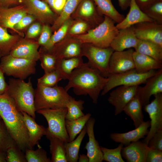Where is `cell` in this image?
Instances as JSON below:
<instances>
[{"mask_svg": "<svg viewBox=\"0 0 162 162\" xmlns=\"http://www.w3.org/2000/svg\"><path fill=\"white\" fill-rule=\"evenodd\" d=\"M84 100H76L70 96L66 107L67 111L66 120H72L76 119L85 115L82 110L84 109Z\"/></svg>", "mask_w": 162, "mask_h": 162, "instance_id": "obj_37", "label": "cell"}, {"mask_svg": "<svg viewBox=\"0 0 162 162\" xmlns=\"http://www.w3.org/2000/svg\"><path fill=\"white\" fill-rule=\"evenodd\" d=\"M134 51L133 49L130 48L125 51H114L109 62V74L122 73L134 69L133 56Z\"/></svg>", "mask_w": 162, "mask_h": 162, "instance_id": "obj_15", "label": "cell"}, {"mask_svg": "<svg viewBox=\"0 0 162 162\" xmlns=\"http://www.w3.org/2000/svg\"><path fill=\"white\" fill-rule=\"evenodd\" d=\"M98 11L103 16H107L116 23H119L125 18L120 13L113 5L111 0H92Z\"/></svg>", "mask_w": 162, "mask_h": 162, "instance_id": "obj_29", "label": "cell"}, {"mask_svg": "<svg viewBox=\"0 0 162 162\" xmlns=\"http://www.w3.org/2000/svg\"><path fill=\"white\" fill-rule=\"evenodd\" d=\"M154 22L162 24V0H158L142 11Z\"/></svg>", "mask_w": 162, "mask_h": 162, "instance_id": "obj_43", "label": "cell"}, {"mask_svg": "<svg viewBox=\"0 0 162 162\" xmlns=\"http://www.w3.org/2000/svg\"><path fill=\"white\" fill-rule=\"evenodd\" d=\"M39 59L40 66L44 73L53 71L56 70L57 59L52 54L41 49L39 51Z\"/></svg>", "mask_w": 162, "mask_h": 162, "instance_id": "obj_38", "label": "cell"}, {"mask_svg": "<svg viewBox=\"0 0 162 162\" xmlns=\"http://www.w3.org/2000/svg\"><path fill=\"white\" fill-rule=\"evenodd\" d=\"M136 37L162 46V24L155 22H144L133 26Z\"/></svg>", "mask_w": 162, "mask_h": 162, "instance_id": "obj_13", "label": "cell"}, {"mask_svg": "<svg viewBox=\"0 0 162 162\" xmlns=\"http://www.w3.org/2000/svg\"><path fill=\"white\" fill-rule=\"evenodd\" d=\"M124 145L120 143L114 149H109L100 146L103 154V161L107 162H124L121 154Z\"/></svg>", "mask_w": 162, "mask_h": 162, "instance_id": "obj_40", "label": "cell"}, {"mask_svg": "<svg viewBox=\"0 0 162 162\" xmlns=\"http://www.w3.org/2000/svg\"><path fill=\"white\" fill-rule=\"evenodd\" d=\"M34 92L31 78L27 82L17 78H10L5 92L13 99L20 111L35 118Z\"/></svg>", "mask_w": 162, "mask_h": 162, "instance_id": "obj_3", "label": "cell"}, {"mask_svg": "<svg viewBox=\"0 0 162 162\" xmlns=\"http://www.w3.org/2000/svg\"><path fill=\"white\" fill-rule=\"evenodd\" d=\"M155 70L140 73L134 69L118 74H110L107 82L102 90L101 95L103 96L112 89L121 86H139L145 83L147 80L156 73Z\"/></svg>", "mask_w": 162, "mask_h": 162, "instance_id": "obj_9", "label": "cell"}, {"mask_svg": "<svg viewBox=\"0 0 162 162\" xmlns=\"http://www.w3.org/2000/svg\"><path fill=\"white\" fill-rule=\"evenodd\" d=\"M114 51L110 46L102 48L89 44H83L82 45V56L87 58L88 64L106 78H107L109 74V62Z\"/></svg>", "mask_w": 162, "mask_h": 162, "instance_id": "obj_8", "label": "cell"}, {"mask_svg": "<svg viewBox=\"0 0 162 162\" xmlns=\"http://www.w3.org/2000/svg\"><path fill=\"white\" fill-rule=\"evenodd\" d=\"M50 150L51 155V162H68L64 146V142L60 139L50 137Z\"/></svg>", "mask_w": 162, "mask_h": 162, "instance_id": "obj_35", "label": "cell"}, {"mask_svg": "<svg viewBox=\"0 0 162 162\" xmlns=\"http://www.w3.org/2000/svg\"><path fill=\"white\" fill-rule=\"evenodd\" d=\"M28 14L34 16L41 25H52L58 16L45 2L40 0H21Z\"/></svg>", "mask_w": 162, "mask_h": 162, "instance_id": "obj_10", "label": "cell"}, {"mask_svg": "<svg viewBox=\"0 0 162 162\" xmlns=\"http://www.w3.org/2000/svg\"><path fill=\"white\" fill-rule=\"evenodd\" d=\"M139 41L132 26L119 30L118 33L111 42L110 46L114 51H122L131 48L135 49Z\"/></svg>", "mask_w": 162, "mask_h": 162, "instance_id": "obj_20", "label": "cell"}, {"mask_svg": "<svg viewBox=\"0 0 162 162\" xmlns=\"http://www.w3.org/2000/svg\"><path fill=\"white\" fill-rule=\"evenodd\" d=\"M74 12V16L79 19H89L93 28L100 23L104 19V16L98 11L92 0H82Z\"/></svg>", "mask_w": 162, "mask_h": 162, "instance_id": "obj_21", "label": "cell"}, {"mask_svg": "<svg viewBox=\"0 0 162 162\" xmlns=\"http://www.w3.org/2000/svg\"><path fill=\"white\" fill-rule=\"evenodd\" d=\"M148 145L151 149L162 151V130L156 133L149 141Z\"/></svg>", "mask_w": 162, "mask_h": 162, "instance_id": "obj_48", "label": "cell"}, {"mask_svg": "<svg viewBox=\"0 0 162 162\" xmlns=\"http://www.w3.org/2000/svg\"><path fill=\"white\" fill-rule=\"evenodd\" d=\"M135 51L162 62V46L154 43L139 40Z\"/></svg>", "mask_w": 162, "mask_h": 162, "instance_id": "obj_30", "label": "cell"}, {"mask_svg": "<svg viewBox=\"0 0 162 162\" xmlns=\"http://www.w3.org/2000/svg\"><path fill=\"white\" fill-rule=\"evenodd\" d=\"M73 21L70 18L66 20L52 35L48 43L41 49L45 51H49L54 45L64 39L67 36L69 28Z\"/></svg>", "mask_w": 162, "mask_h": 162, "instance_id": "obj_36", "label": "cell"}, {"mask_svg": "<svg viewBox=\"0 0 162 162\" xmlns=\"http://www.w3.org/2000/svg\"><path fill=\"white\" fill-rule=\"evenodd\" d=\"M46 3L58 16L61 13L67 0H40Z\"/></svg>", "mask_w": 162, "mask_h": 162, "instance_id": "obj_47", "label": "cell"}, {"mask_svg": "<svg viewBox=\"0 0 162 162\" xmlns=\"http://www.w3.org/2000/svg\"><path fill=\"white\" fill-rule=\"evenodd\" d=\"M2 118H1V116H0V123L1 121H2Z\"/></svg>", "mask_w": 162, "mask_h": 162, "instance_id": "obj_59", "label": "cell"}, {"mask_svg": "<svg viewBox=\"0 0 162 162\" xmlns=\"http://www.w3.org/2000/svg\"><path fill=\"white\" fill-rule=\"evenodd\" d=\"M37 41L22 37L10 51L9 54L13 57L37 62L40 58Z\"/></svg>", "mask_w": 162, "mask_h": 162, "instance_id": "obj_17", "label": "cell"}, {"mask_svg": "<svg viewBox=\"0 0 162 162\" xmlns=\"http://www.w3.org/2000/svg\"><path fill=\"white\" fill-rule=\"evenodd\" d=\"M143 87L138 86L136 95L142 107L149 103L152 95L162 93V68L158 70L154 76L149 78Z\"/></svg>", "mask_w": 162, "mask_h": 162, "instance_id": "obj_16", "label": "cell"}, {"mask_svg": "<svg viewBox=\"0 0 162 162\" xmlns=\"http://www.w3.org/2000/svg\"><path fill=\"white\" fill-rule=\"evenodd\" d=\"M63 80L59 72L57 70L44 73V74L37 80L38 85L48 87H52L57 85L58 82Z\"/></svg>", "mask_w": 162, "mask_h": 162, "instance_id": "obj_41", "label": "cell"}, {"mask_svg": "<svg viewBox=\"0 0 162 162\" xmlns=\"http://www.w3.org/2000/svg\"><path fill=\"white\" fill-rule=\"evenodd\" d=\"M146 162H162V151L150 148L146 158Z\"/></svg>", "mask_w": 162, "mask_h": 162, "instance_id": "obj_51", "label": "cell"}, {"mask_svg": "<svg viewBox=\"0 0 162 162\" xmlns=\"http://www.w3.org/2000/svg\"><path fill=\"white\" fill-rule=\"evenodd\" d=\"M82 45L77 39L69 35L45 51L53 55L57 59L82 57Z\"/></svg>", "mask_w": 162, "mask_h": 162, "instance_id": "obj_12", "label": "cell"}, {"mask_svg": "<svg viewBox=\"0 0 162 162\" xmlns=\"http://www.w3.org/2000/svg\"><path fill=\"white\" fill-rule=\"evenodd\" d=\"M118 0L119 6L122 10H126L129 7L131 0Z\"/></svg>", "mask_w": 162, "mask_h": 162, "instance_id": "obj_55", "label": "cell"}, {"mask_svg": "<svg viewBox=\"0 0 162 162\" xmlns=\"http://www.w3.org/2000/svg\"><path fill=\"white\" fill-rule=\"evenodd\" d=\"M17 145L2 120L0 123V152H6L10 147Z\"/></svg>", "mask_w": 162, "mask_h": 162, "instance_id": "obj_42", "label": "cell"}, {"mask_svg": "<svg viewBox=\"0 0 162 162\" xmlns=\"http://www.w3.org/2000/svg\"><path fill=\"white\" fill-rule=\"evenodd\" d=\"M38 22H33L28 28L26 34V38L33 39L40 35L42 26Z\"/></svg>", "mask_w": 162, "mask_h": 162, "instance_id": "obj_49", "label": "cell"}, {"mask_svg": "<svg viewBox=\"0 0 162 162\" xmlns=\"http://www.w3.org/2000/svg\"><path fill=\"white\" fill-rule=\"evenodd\" d=\"M64 87L67 91L73 88L78 96L88 95L95 104L98 103L99 95L106 84L108 79L102 76L87 63L74 69Z\"/></svg>", "mask_w": 162, "mask_h": 162, "instance_id": "obj_1", "label": "cell"}, {"mask_svg": "<svg viewBox=\"0 0 162 162\" xmlns=\"http://www.w3.org/2000/svg\"><path fill=\"white\" fill-rule=\"evenodd\" d=\"M21 112L28 131L29 148L32 149L36 145H37L38 147L40 146L39 141L44 135H45L46 128L42 125L38 124L34 118L26 112Z\"/></svg>", "mask_w": 162, "mask_h": 162, "instance_id": "obj_24", "label": "cell"}, {"mask_svg": "<svg viewBox=\"0 0 162 162\" xmlns=\"http://www.w3.org/2000/svg\"><path fill=\"white\" fill-rule=\"evenodd\" d=\"M92 115L88 113L76 119L65 120L66 130L69 137V142L74 140L76 136L80 133L91 117Z\"/></svg>", "mask_w": 162, "mask_h": 162, "instance_id": "obj_33", "label": "cell"}, {"mask_svg": "<svg viewBox=\"0 0 162 162\" xmlns=\"http://www.w3.org/2000/svg\"><path fill=\"white\" fill-rule=\"evenodd\" d=\"M4 74L0 67V95L5 93L8 87V84L5 80Z\"/></svg>", "mask_w": 162, "mask_h": 162, "instance_id": "obj_54", "label": "cell"}, {"mask_svg": "<svg viewBox=\"0 0 162 162\" xmlns=\"http://www.w3.org/2000/svg\"><path fill=\"white\" fill-rule=\"evenodd\" d=\"M73 21L68 30L67 35L74 36L83 34L89 28L90 26L86 21L79 19Z\"/></svg>", "mask_w": 162, "mask_h": 162, "instance_id": "obj_45", "label": "cell"}, {"mask_svg": "<svg viewBox=\"0 0 162 162\" xmlns=\"http://www.w3.org/2000/svg\"><path fill=\"white\" fill-rule=\"evenodd\" d=\"M1 58L0 67L8 76L24 80L35 73L36 61L14 57L10 54Z\"/></svg>", "mask_w": 162, "mask_h": 162, "instance_id": "obj_7", "label": "cell"}, {"mask_svg": "<svg viewBox=\"0 0 162 162\" xmlns=\"http://www.w3.org/2000/svg\"><path fill=\"white\" fill-rule=\"evenodd\" d=\"M129 11L123 20L116 25L118 30L131 27L144 22H154L139 8L135 0H131Z\"/></svg>", "mask_w": 162, "mask_h": 162, "instance_id": "obj_25", "label": "cell"}, {"mask_svg": "<svg viewBox=\"0 0 162 162\" xmlns=\"http://www.w3.org/2000/svg\"><path fill=\"white\" fill-rule=\"evenodd\" d=\"M150 148L147 144L138 140L123 147L121 154L128 162H146L147 155Z\"/></svg>", "mask_w": 162, "mask_h": 162, "instance_id": "obj_23", "label": "cell"}, {"mask_svg": "<svg viewBox=\"0 0 162 162\" xmlns=\"http://www.w3.org/2000/svg\"><path fill=\"white\" fill-rule=\"evenodd\" d=\"M52 31L49 25H43L37 42L39 46H44L49 42L51 36Z\"/></svg>", "mask_w": 162, "mask_h": 162, "instance_id": "obj_46", "label": "cell"}, {"mask_svg": "<svg viewBox=\"0 0 162 162\" xmlns=\"http://www.w3.org/2000/svg\"><path fill=\"white\" fill-rule=\"evenodd\" d=\"M78 161L79 162H89V158L87 155L80 154Z\"/></svg>", "mask_w": 162, "mask_h": 162, "instance_id": "obj_56", "label": "cell"}, {"mask_svg": "<svg viewBox=\"0 0 162 162\" xmlns=\"http://www.w3.org/2000/svg\"><path fill=\"white\" fill-rule=\"evenodd\" d=\"M6 152H0V162H6Z\"/></svg>", "mask_w": 162, "mask_h": 162, "instance_id": "obj_57", "label": "cell"}, {"mask_svg": "<svg viewBox=\"0 0 162 162\" xmlns=\"http://www.w3.org/2000/svg\"><path fill=\"white\" fill-rule=\"evenodd\" d=\"M138 86H121L110 94L109 103L115 107V115L121 113L127 103L136 94Z\"/></svg>", "mask_w": 162, "mask_h": 162, "instance_id": "obj_14", "label": "cell"}, {"mask_svg": "<svg viewBox=\"0 0 162 162\" xmlns=\"http://www.w3.org/2000/svg\"><path fill=\"white\" fill-rule=\"evenodd\" d=\"M27 14L25 7L22 4L8 8H0V26L11 29L23 37V34L16 30L14 26Z\"/></svg>", "mask_w": 162, "mask_h": 162, "instance_id": "obj_18", "label": "cell"}, {"mask_svg": "<svg viewBox=\"0 0 162 162\" xmlns=\"http://www.w3.org/2000/svg\"><path fill=\"white\" fill-rule=\"evenodd\" d=\"M158 0H135L140 9L143 11L148 7Z\"/></svg>", "mask_w": 162, "mask_h": 162, "instance_id": "obj_53", "label": "cell"}, {"mask_svg": "<svg viewBox=\"0 0 162 162\" xmlns=\"http://www.w3.org/2000/svg\"><path fill=\"white\" fill-rule=\"evenodd\" d=\"M150 126V121L144 122L135 129L124 133H115L110 134V137L113 141L127 146L130 143L144 138L148 134Z\"/></svg>", "mask_w": 162, "mask_h": 162, "instance_id": "obj_22", "label": "cell"}, {"mask_svg": "<svg viewBox=\"0 0 162 162\" xmlns=\"http://www.w3.org/2000/svg\"><path fill=\"white\" fill-rule=\"evenodd\" d=\"M36 20L34 16L27 14L23 16L15 25L14 28L17 31L20 32V31L24 29Z\"/></svg>", "mask_w": 162, "mask_h": 162, "instance_id": "obj_50", "label": "cell"}, {"mask_svg": "<svg viewBox=\"0 0 162 162\" xmlns=\"http://www.w3.org/2000/svg\"><path fill=\"white\" fill-rule=\"evenodd\" d=\"M22 37L9 34L7 29L0 26V52L2 56L9 54L13 47Z\"/></svg>", "mask_w": 162, "mask_h": 162, "instance_id": "obj_34", "label": "cell"}, {"mask_svg": "<svg viewBox=\"0 0 162 162\" xmlns=\"http://www.w3.org/2000/svg\"><path fill=\"white\" fill-rule=\"evenodd\" d=\"M21 4V0H0V8H8Z\"/></svg>", "mask_w": 162, "mask_h": 162, "instance_id": "obj_52", "label": "cell"}, {"mask_svg": "<svg viewBox=\"0 0 162 162\" xmlns=\"http://www.w3.org/2000/svg\"><path fill=\"white\" fill-rule=\"evenodd\" d=\"M84 63L81 57L57 59L56 70L60 73L63 80H68L73 71Z\"/></svg>", "mask_w": 162, "mask_h": 162, "instance_id": "obj_28", "label": "cell"}, {"mask_svg": "<svg viewBox=\"0 0 162 162\" xmlns=\"http://www.w3.org/2000/svg\"><path fill=\"white\" fill-rule=\"evenodd\" d=\"M0 116L18 147L25 152L28 148V135L21 112L6 92L0 95Z\"/></svg>", "mask_w": 162, "mask_h": 162, "instance_id": "obj_2", "label": "cell"}, {"mask_svg": "<svg viewBox=\"0 0 162 162\" xmlns=\"http://www.w3.org/2000/svg\"><path fill=\"white\" fill-rule=\"evenodd\" d=\"M104 16L103 21L96 27L89 29L85 33L71 36L82 44H89L102 48L110 47L119 30L115 25L114 21L107 16Z\"/></svg>", "mask_w": 162, "mask_h": 162, "instance_id": "obj_4", "label": "cell"}, {"mask_svg": "<svg viewBox=\"0 0 162 162\" xmlns=\"http://www.w3.org/2000/svg\"><path fill=\"white\" fill-rule=\"evenodd\" d=\"M95 122V119L91 117L85 125L88 140L85 148L87 151L89 162H101L103 161L102 152L94 135V128Z\"/></svg>", "mask_w": 162, "mask_h": 162, "instance_id": "obj_19", "label": "cell"}, {"mask_svg": "<svg viewBox=\"0 0 162 162\" xmlns=\"http://www.w3.org/2000/svg\"><path fill=\"white\" fill-rule=\"evenodd\" d=\"M70 96L62 87L57 85L48 87L37 84L34 92V105L36 111L66 107Z\"/></svg>", "mask_w": 162, "mask_h": 162, "instance_id": "obj_5", "label": "cell"}, {"mask_svg": "<svg viewBox=\"0 0 162 162\" xmlns=\"http://www.w3.org/2000/svg\"><path fill=\"white\" fill-rule=\"evenodd\" d=\"M25 152L27 162H51L46 151L40 146L35 150L27 148Z\"/></svg>", "mask_w": 162, "mask_h": 162, "instance_id": "obj_39", "label": "cell"}, {"mask_svg": "<svg viewBox=\"0 0 162 162\" xmlns=\"http://www.w3.org/2000/svg\"><path fill=\"white\" fill-rule=\"evenodd\" d=\"M82 0H67L61 14L52 25V32L57 30L62 24L70 18Z\"/></svg>", "mask_w": 162, "mask_h": 162, "instance_id": "obj_32", "label": "cell"}, {"mask_svg": "<svg viewBox=\"0 0 162 162\" xmlns=\"http://www.w3.org/2000/svg\"><path fill=\"white\" fill-rule=\"evenodd\" d=\"M2 56L1 53L0 52V58Z\"/></svg>", "mask_w": 162, "mask_h": 162, "instance_id": "obj_58", "label": "cell"}, {"mask_svg": "<svg viewBox=\"0 0 162 162\" xmlns=\"http://www.w3.org/2000/svg\"><path fill=\"white\" fill-rule=\"evenodd\" d=\"M66 107L38 110V113L46 119L48 127L46 128V138L55 137L64 142H69V137L65 127Z\"/></svg>", "mask_w": 162, "mask_h": 162, "instance_id": "obj_6", "label": "cell"}, {"mask_svg": "<svg viewBox=\"0 0 162 162\" xmlns=\"http://www.w3.org/2000/svg\"><path fill=\"white\" fill-rule=\"evenodd\" d=\"M133 56L135 69L138 73H145L151 70L162 68V62L134 50Z\"/></svg>", "mask_w": 162, "mask_h": 162, "instance_id": "obj_26", "label": "cell"}, {"mask_svg": "<svg viewBox=\"0 0 162 162\" xmlns=\"http://www.w3.org/2000/svg\"><path fill=\"white\" fill-rule=\"evenodd\" d=\"M23 152L17 145L10 147L6 152V162H27Z\"/></svg>", "mask_w": 162, "mask_h": 162, "instance_id": "obj_44", "label": "cell"}, {"mask_svg": "<svg viewBox=\"0 0 162 162\" xmlns=\"http://www.w3.org/2000/svg\"><path fill=\"white\" fill-rule=\"evenodd\" d=\"M142 107L140 99L136 95L123 109V111L133 121L135 128L139 127L144 122Z\"/></svg>", "mask_w": 162, "mask_h": 162, "instance_id": "obj_27", "label": "cell"}, {"mask_svg": "<svg viewBox=\"0 0 162 162\" xmlns=\"http://www.w3.org/2000/svg\"><path fill=\"white\" fill-rule=\"evenodd\" d=\"M154 96V99L143 107L151 119L150 129L142 141L147 144L154 134L162 130V93Z\"/></svg>", "mask_w": 162, "mask_h": 162, "instance_id": "obj_11", "label": "cell"}, {"mask_svg": "<svg viewBox=\"0 0 162 162\" xmlns=\"http://www.w3.org/2000/svg\"><path fill=\"white\" fill-rule=\"evenodd\" d=\"M86 134V128L85 126L75 139L71 142H64L68 162L78 161L80 146Z\"/></svg>", "mask_w": 162, "mask_h": 162, "instance_id": "obj_31", "label": "cell"}]
</instances>
